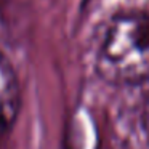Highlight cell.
I'll list each match as a JSON object with an SVG mask.
<instances>
[{"mask_svg":"<svg viewBox=\"0 0 149 149\" xmlns=\"http://www.w3.org/2000/svg\"><path fill=\"white\" fill-rule=\"evenodd\" d=\"M143 123H144V128H146V132H148V135H149V93H148V96H146L144 109H143Z\"/></svg>","mask_w":149,"mask_h":149,"instance_id":"7a4b0ae2","label":"cell"},{"mask_svg":"<svg viewBox=\"0 0 149 149\" xmlns=\"http://www.w3.org/2000/svg\"><path fill=\"white\" fill-rule=\"evenodd\" d=\"M96 71L114 85L149 82V13L117 15L106 26L96 52Z\"/></svg>","mask_w":149,"mask_h":149,"instance_id":"6da1fadb","label":"cell"}]
</instances>
